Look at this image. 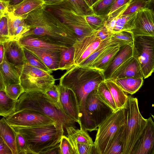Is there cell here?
<instances>
[{
	"label": "cell",
	"instance_id": "34",
	"mask_svg": "<svg viewBox=\"0 0 154 154\" xmlns=\"http://www.w3.org/2000/svg\"><path fill=\"white\" fill-rule=\"evenodd\" d=\"M8 22L10 40H11L15 32L17 29L21 25L26 22L24 20L25 16H16L11 12L8 11L5 14Z\"/></svg>",
	"mask_w": 154,
	"mask_h": 154
},
{
	"label": "cell",
	"instance_id": "22",
	"mask_svg": "<svg viewBox=\"0 0 154 154\" xmlns=\"http://www.w3.org/2000/svg\"><path fill=\"white\" fill-rule=\"evenodd\" d=\"M0 75L5 87L11 84L20 83V74L15 66L7 60L4 53V60L0 64Z\"/></svg>",
	"mask_w": 154,
	"mask_h": 154
},
{
	"label": "cell",
	"instance_id": "25",
	"mask_svg": "<svg viewBox=\"0 0 154 154\" xmlns=\"http://www.w3.org/2000/svg\"><path fill=\"white\" fill-rule=\"evenodd\" d=\"M44 4L41 0H24L15 7L11 12L16 16H26L42 7Z\"/></svg>",
	"mask_w": 154,
	"mask_h": 154
},
{
	"label": "cell",
	"instance_id": "45",
	"mask_svg": "<svg viewBox=\"0 0 154 154\" xmlns=\"http://www.w3.org/2000/svg\"><path fill=\"white\" fill-rule=\"evenodd\" d=\"M9 40L8 20L5 15L0 17V43Z\"/></svg>",
	"mask_w": 154,
	"mask_h": 154
},
{
	"label": "cell",
	"instance_id": "60",
	"mask_svg": "<svg viewBox=\"0 0 154 154\" xmlns=\"http://www.w3.org/2000/svg\"><path fill=\"white\" fill-rule=\"evenodd\" d=\"M9 0H0V1H4L6 2H8Z\"/></svg>",
	"mask_w": 154,
	"mask_h": 154
},
{
	"label": "cell",
	"instance_id": "1",
	"mask_svg": "<svg viewBox=\"0 0 154 154\" xmlns=\"http://www.w3.org/2000/svg\"><path fill=\"white\" fill-rule=\"evenodd\" d=\"M105 80L103 71L79 65H74L67 70L60 79L59 84L72 90L76 96L79 107L81 127L84 129L91 127L85 109L86 98Z\"/></svg>",
	"mask_w": 154,
	"mask_h": 154
},
{
	"label": "cell",
	"instance_id": "61",
	"mask_svg": "<svg viewBox=\"0 0 154 154\" xmlns=\"http://www.w3.org/2000/svg\"><path fill=\"white\" fill-rule=\"evenodd\" d=\"M152 116L154 120V115H152Z\"/></svg>",
	"mask_w": 154,
	"mask_h": 154
},
{
	"label": "cell",
	"instance_id": "5",
	"mask_svg": "<svg viewBox=\"0 0 154 154\" xmlns=\"http://www.w3.org/2000/svg\"><path fill=\"white\" fill-rule=\"evenodd\" d=\"M125 141L122 154H134L143 134L147 119L141 115L137 98L128 95L125 107Z\"/></svg>",
	"mask_w": 154,
	"mask_h": 154
},
{
	"label": "cell",
	"instance_id": "39",
	"mask_svg": "<svg viewBox=\"0 0 154 154\" xmlns=\"http://www.w3.org/2000/svg\"><path fill=\"white\" fill-rule=\"evenodd\" d=\"M108 17V16L98 15L94 14L85 16L86 21L93 31L104 26Z\"/></svg>",
	"mask_w": 154,
	"mask_h": 154
},
{
	"label": "cell",
	"instance_id": "55",
	"mask_svg": "<svg viewBox=\"0 0 154 154\" xmlns=\"http://www.w3.org/2000/svg\"><path fill=\"white\" fill-rule=\"evenodd\" d=\"M43 1L45 5H51L56 4L60 2L63 0H41Z\"/></svg>",
	"mask_w": 154,
	"mask_h": 154
},
{
	"label": "cell",
	"instance_id": "43",
	"mask_svg": "<svg viewBox=\"0 0 154 154\" xmlns=\"http://www.w3.org/2000/svg\"><path fill=\"white\" fill-rule=\"evenodd\" d=\"M148 4V2L144 0H134L130 3L127 8L120 16L135 13L141 9L147 7Z\"/></svg>",
	"mask_w": 154,
	"mask_h": 154
},
{
	"label": "cell",
	"instance_id": "20",
	"mask_svg": "<svg viewBox=\"0 0 154 154\" xmlns=\"http://www.w3.org/2000/svg\"><path fill=\"white\" fill-rule=\"evenodd\" d=\"M120 48L118 45L109 46L87 67L98 69L104 72L111 63Z\"/></svg>",
	"mask_w": 154,
	"mask_h": 154
},
{
	"label": "cell",
	"instance_id": "49",
	"mask_svg": "<svg viewBox=\"0 0 154 154\" xmlns=\"http://www.w3.org/2000/svg\"><path fill=\"white\" fill-rule=\"evenodd\" d=\"M134 0H116L108 15Z\"/></svg>",
	"mask_w": 154,
	"mask_h": 154
},
{
	"label": "cell",
	"instance_id": "28",
	"mask_svg": "<svg viewBox=\"0 0 154 154\" xmlns=\"http://www.w3.org/2000/svg\"><path fill=\"white\" fill-rule=\"evenodd\" d=\"M17 100L10 97L5 91L0 90V115L6 118L14 114Z\"/></svg>",
	"mask_w": 154,
	"mask_h": 154
},
{
	"label": "cell",
	"instance_id": "36",
	"mask_svg": "<svg viewBox=\"0 0 154 154\" xmlns=\"http://www.w3.org/2000/svg\"><path fill=\"white\" fill-rule=\"evenodd\" d=\"M80 15L86 16L94 14L85 0H66Z\"/></svg>",
	"mask_w": 154,
	"mask_h": 154
},
{
	"label": "cell",
	"instance_id": "19",
	"mask_svg": "<svg viewBox=\"0 0 154 154\" xmlns=\"http://www.w3.org/2000/svg\"><path fill=\"white\" fill-rule=\"evenodd\" d=\"M133 55V43L120 47L111 63L103 72L105 79H109L117 69Z\"/></svg>",
	"mask_w": 154,
	"mask_h": 154
},
{
	"label": "cell",
	"instance_id": "37",
	"mask_svg": "<svg viewBox=\"0 0 154 154\" xmlns=\"http://www.w3.org/2000/svg\"><path fill=\"white\" fill-rule=\"evenodd\" d=\"M23 47L26 63L51 73L52 72L36 55L25 47Z\"/></svg>",
	"mask_w": 154,
	"mask_h": 154
},
{
	"label": "cell",
	"instance_id": "63",
	"mask_svg": "<svg viewBox=\"0 0 154 154\" xmlns=\"http://www.w3.org/2000/svg\"></svg>",
	"mask_w": 154,
	"mask_h": 154
},
{
	"label": "cell",
	"instance_id": "2",
	"mask_svg": "<svg viewBox=\"0 0 154 154\" xmlns=\"http://www.w3.org/2000/svg\"><path fill=\"white\" fill-rule=\"evenodd\" d=\"M24 20L30 26V29L23 36L34 35L41 37L65 48L73 46L77 40L69 28L43 6L29 13Z\"/></svg>",
	"mask_w": 154,
	"mask_h": 154
},
{
	"label": "cell",
	"instance_id": "6",
	"mask_svg": "<svg viewBox=\"0 0 154 154\" xmlns=\"http://www.w3.org/2000/svg\"><path fill=\"white\" fill-rule=\"evenodd\" d=\"M43 7L69 28L76 35L77 40L82 39L93 31L85 17L78 14L66 0L53 5L44 4Z\"/></svg>",
	"mask_w": 154,
	"mask_h": 154
},
{
	"label": "cell",
	"instance_id": "50",
	"mask_svg": "<svg viewBox=\"0 0 154 154\" xmlns=\"http://www.w3.org/2000/svg\"><path fill=\"white\" fill-rule=\"evenodd\" d=\"M0 154H13L11 149L1 137H0Z\"/></svg>",
	"mask_w": 154,
	"mask_h": 154
},
{
	"label": "cell",
	"instance_id": "15",
	"mask_svg": "<svg viewBox=\"0 0 154 154\" xmlns=\"http://www.w3.org/2000/svg\"><path fill=\"white\" fill-rule=\"evenodd\" d=\"M134 154H154V122L151 117L147 122Z\"/></svg>",
	"mask_w": 154,
	"mask_h": 154
},
{
	"label": "cell",
	"instance_id": "29",
	"mask_svg": "<svg viewBox=\"0 0 154 154\" xmlns=\"http://www.w3.org/2000/svg\"><path fill=\"white\" fill-rule=\"evenodd\" d=\"M137 12L120 17L116 21L111 32L114 33L122 31L131 32L135 28V21Z\"/></svg>",
	"mask_w": 154,
	"mask_h": 154
},
{
	"label": "cell",
	"instance_id": "21",
	"mask_svg": "<svg viewBox=\"0 0 154 154\" xmlns=\"http://www.w3.org/2000/svg\"><path fill=\"white\" fill-rule=\"evenodd\" d=\"M18 41L22 47L28 46L58 50L65 48L53 44L46 38L34 35L24 36Z\"/></svg>",
	"mask_w": 154,
	"mask_h": 154
},
{
	"label": "cell",
	"instance_id": "40",
	"mask_svg": "<svg viewBox=\"0 0 154 154\" xmlns=\"http://www.w3.org/2000/svg\"><path fill=\"white\" fill-rule=\"evenodd\" d=\"M43 92L45 97L51 102L62 109L60 102V93L57 85L54 84Z\"/></svg>",
	"mask_w": 154,
	"mask_h": 154
},
{
	"label": "cell",
	"instance_id": "27",
	"mask_svg": "<svg viewBox=\"0 0 154 154\" xmlns=\"http://www.w3.org/2000/svg\"><path fill=\"white\" fill-rule=\"evenodd\" d=\"M67 137L71 143L94 144L92 138L87 131L83 129H76L73 126L66 127Z\"/></svg>",
	"mask_w": 154,
	"mask_h": 154
},
{
	"label": "cell",
	"instance_id": "57",
	"mask_svg": "<svg viewBox=\"0 0 154 154\" xmlns=\"http://www.w3.org/2000/svg\"><path fill=\"white\" fill-rule=\"evenodd\" d=\"M147 7L151 9L154 12V0H150L149 1Z\"/></svg>",
	"mask_w": 154,
	"mask_h": 154
},
{
	"label": "cell",
	"instance_id": "14",
	"mask_svg": "<svg viewBox=\"0 0 154 154\" xmlns=\"http://www.w3.org/2000/svg\"><path fill=\"white\" fill-rule=\"evenodd\" d=\"M131 32L134 36L154 37V12L147 7L138 11L135 21V28Z\"/></svg>",
	"mask_w": 154,
	"mask_h": 154
},
{
	"label": "cell",
	"instance_id": "10",
	"mask_svg": "<svg viewBox=\"0 0 154 154\" xmlns=\"http://www.w3.org/2000/svg\"><path fill=\"white\" fill-rule=\"evenodd\" d=\"M85 109L94 131L113 112L112 109L100 98L97 89L88 95L85 102Z\"/></svg>",
	"mask_w": 154,
	"mask_h": 154
},
{
	"label": "cell",
	"instance_id": "59",
	"mask_svg": "<svg viewBox=\"0 0 154 154\" xmlns=\"http://www.w3.org/2000/svg\"><path fill=\"white\" fill-rule=\"evenodd\" d=\"M99 0H92V5Z\"/></svg>",
	"mask_w": 154,
	"mask_h": 154
},
{
	"label": "cell",
	"instance_id": "54",
	"mask_svg": "<svg viewBox=\"0 0 154 154\" xmlns=\"http://www.w3.org/2000/svg\"><path fill=\"white\" fill-rule=\"evenodd\" d=\"M4 53L3 44L2 43H0V64L1 63L3 60Z\"/></svg>",
	"mask_w": 154,
	"mask_h": 154
},
{
	"label": "cell",
	"instance_id": "62",
	"mask_svg": "<svg viewBox=\"0 0 154 154\" xmlns=\"http://www.w3.org/2000/svg\"><path fill=\"white\" fill-rule=\"evenodd\" d=\"M145 0V1H146V2H149V1L150 0Z\"/></svg>",
	"mask_w": 154,
	"mask_h": 154
},
{
	"label": "cell",
	"instance_id": "48",
	"mask_svg": "<svg viewBox=\"0 0 154 154\" xmlns=\"http://www.w3.org/2000/svg\"><path fill=\"white\" fill-rule=\"evenodd\" d=\"M96 35L103 41L111 37L112 33L104 25L95 30H94Z\"/></svg>",
	"mask_w": 154,
	"mask_h": 154
},
{
	"label": "cell",
	"instance_id": "46",
	"mask_svg": "<svg viewBox=\"0 0 154 154\" xmlns=\"http://www.w3.org/2000/svg\"><path fill=\"white\" fill-rule=\"evenodd\" d=\"M60 146L61 154H76L72 144L67 137L62 136Z\"/></svg>",
	"mask_w": 154,
	"mask_h": 154
},
{
	"label": "cell",
	"instance_id": "23",
	"mask_svg": "<svg viewBox=\"0 0 154 154\" xmlns=\"http://www.w3.org/2000/svg\"><path fill=\"white\" fill-rule=\"evenodd\" d=\"M17 132L4 117L0 120V136L11 149L13 154H17L16 138Z\"/></svg>",
	"mask_w": 154,
	"mask_h": 154
},
{
	"label": "cell",
	"instance_id": "44",
	"mask_svg": "<svg viewBox=\"0 0 154 154\" xmlns=\"http://www.w3.org/2000/svg\"><path fill=\"white\" fill-rule=\"evenodd\" d=\"M5 91L10 97L15 100H18L20 95L24 92L20 83L11 84L7 85Z\"/></svg>",
	"mask_w": 154,
	"mask_h": 154
},
{
	"label": "cell",
	"instance_id": "52",
	"mask_svg": "<svg viewBox=\"0 0 154 154\" xmlns=\"http://www.w3.org/2000/svg\"><path fill=\"white\" fill-rule=\"evenodd\" d=\"M24 0H9L8 2V11L11 12L14 8Z\"/></svg>",
	"mask_w": 154,
	"mask_h": 154
},
{
	"label": "cell",
	"instance_id": "31",
	"mask_svg": "<svg viewBox=\"0 0 154 154\" xmlns=\"http://www.w3.org/2000/svg\"><path fill=\"white\" fill-rule=\"evenodd\" d=\"M98 96L100 100L109 106L113 112L117 110L115 103L109 89L104 81L101 82L97 89Z\"/></svg>",
	"mask_w": 154,
	"mask_h": 154
},
{
	"label": "cell",
	"instance_id": "53",
	"mask_svg": "<svg viewBox=\"0 0 154 154\" xmlns=\"http://www.w3.org/2000/svg\"><path fill=\"white\" fill-rule=\"evenodd\" d=\"M61 154L60 143L51 148L48 151L46 152L45 154Z\"/></svg>",
	"mask_w": 154,
	"mask_h": 154
},
{
	"label": "cell",
	"instance_id": "30",
	"mask_svg": "<svg viewBox=\"0 0 154 154\" xmlns=\"http://www.w3.org/2000/svg\"><path fill=\"white\" fill-rule=\"evenodd\" d=\"M74 54L75 49L73 46L61 50L58 69L67 70L74 66Z\"/></svg>",
	"mask_w": 154,
	"mask_h": 154
},
{
	"label": "cell",
	"instance_id": "3",
	"mask_svg": "<svg viewBox=\"0 0 154 154\" xmlns=\"http://www.w3.org/2000/svg\"><path fill=\"white\" fill-rule=\"evenodd\" d=\"M12 127L25 138L33 154H45L60 143L64 132L63 125L58 122L27 127Z\"/></svg>",
	"mask_w": 154,
	"mask_h": 154
},
{
	"label": "cell",
	"instance_id": "58",
	"mask_svg": "<svg viewBox=\"0 0 154 154\" xmlns=\"http://www.w3.org/2000/svg\"><path fill=\"white\" fill-rule=\"evenodd\" d=\"M88 5L91 7L92 5V0H85Z\"/></svg>",
	"mask_w": 154,
	"mask_h": 154
},
{
	"label": "cell",
	"instance_id": "7",
	"mask_svg": "<svg viewBox=\"0 0 154 154\" xmlns=\"http://www.w3.org/2000/svg\"><path fill=\"white\" fill-rule=\"evenodd\" d=\"M125 107L112 112L99 125L94 142L96 153L106 154L116 136L125 124Z\"/></svg>",
	"mask_w": 154,
	"mask_h": 154
},
{
	"label": "cell",
	"instance_id": "12",
	"mask_svg": "<svg viewBox=\"0 0 154 154\" xmlns=\"http://www.w3.org/2000/svg\"><path fill=\"white\" fill-rule=\"evenodd\" d=\"M102 42L94 31L82 39L77 40L73 45L75 65H79L88 57L99 47Z\"/></svg>",
	"mask_w": 154,
	"mask_h": 154
},
{
	"label": "cell",
	"instance_id": "51",
	"mask_svg": "<svg viewBox=\"0 0 154 154\" xmlns=\"http://www.w3.org/2000/svg\"><path fill=\"white\" fill-rule=\"evenodd\" d=\"M8 2L0 1V17L5 15L8 11Z\"/></svg>",
	"mask_w": 154,
	"mask_h": 154
},
{
	"label": "cell",
	"instance_id": "17",
	"mask_svg": "<svg viewBox=\"0 0 154 154\" xmlns=\"http://www.w3.org/2000/svg\"><path fill=\"white\" fill-rule=\"evenodd\" d=\"M124 78H143L139 63L133 56L120 66L109 79L114 80Z\"/></svg>",
	"mask_w": 154,
	"mask_h": 154
},
{
	"label": "cell",
	"instance_id": "9",
	"mask_svg": "<svg viewBox=\"0 0 154 154\" xmlns=\"http://www.w3.org/2000/svg\"><path fill=\"white\" fill-rule=\"evenodd\" d=\"M133 56L139 63L143 78L151 76L154 71V37L134 36Z\"/></svg>",
	"mask_w": 154,
	"mask_h": 154
},
{
	"label": "cell",
	"instance_id": "18",
	"mask_svg": "<svg viewBox=\"0 0 154 154\" xmlns=\"http://www.w3.org/2000/svg\"><path fill=\"white\" fill-rule=\"evenodd\" d=\"M5 54L8 60L15 67L26 63L23 47L19 41L9 40L3 43Z\"/></svg>",
	"mask_w": 154,
	"mask_h": 154
},
{
	"label": "cell",
	"instance_id": "8",
	"mask_svg": "<svg viewBox=\"0 0 154 154\" xmlns=\"http://www.w3.org/2000/svg\"><path fill=\"white\" fill-rule=\"evenodd\" d=\"M15 67L20 74V84L24 92L33 91L44 92L54 84L55 79L49 72L26 62Z\"/></svg>",
	"mask_w": 154,
	"mask_h": 154
},
{
	"label": "cell",
	"instance_id": "56",
	"mask_svg": "<svg viewBox=\"0 0 154 154\" xmlns=\"http://www.w3.org/2000/svg\"><path fill=\"white\" fill-rule=\"evenodd\" d=\"M5 85L3 79L1 75H0V90L5 91Z\"/></svg>",
	"mask_w": 154,
	"mask_h": 154
},
{
	"label": "cell",
	"instance_id": "33",
	"mask_svg": "<svg viewBox=\"0 0 154 154\" xmlns=\"http://www.w3.org/2000/svg\"><path fill=\"white\" fill-rule=\"evenodd\" d=\"M125 124L113 140L106 154H122L125 141Z\"/></svg>",
	"mask_w": 154,
	"mask_h": 154
},
{
	"label": "cell",
	"instance_id": "11",
	"mask_svg": "<svg viewBox=\"0 0 154 154\" xmlns=\"http://www.w3.org/2000/svg\"><path fill=\"white\" fill-rule=\"evenodd\" d=\"M11 126L27 127L55 123L56 121L37 111L24 109L5 118Z\"/></svg>",
	"mask_w": 154,
	"mask_h": 154
},
{
	"label": "cell",
	"instance_id": "24",
	"mask_svg": "<svg viewBox=\"0 0 154 154\" xmlns=\"http://www.w3.org/2000/svg\"><path fill=\"white\" fill-rule=\"evenodd\" d=\"M104 82L111 92L117 110L124 108L128 95L114 80L108 79Z\"/></svg>",
	"mask_w": 154,
	"mask_h": 154
},
{
	"label": "cell",
	"instance_id": "16",
	"mask_svg": "<svg viewBox=\"0 0 154 154\" xmlns=\"http://www.w3.org/2000/svg\"><path fill=\"white\" fill-rule=\"evenodd\" d=\"M36 55L51 72L58 70L60 50L23 47Z\"/></svg>",
	"mask_w": 154,
	"mask_h": 154
},
{
	"label": "cell",
	"instance_id": "32",
	"mask_svg": "<svg viewBox=\"0 0 154 154\" xmlns=\"http://www.w3.org/2000/svg\"><path fill=\"white\" fill-rule=\"evenodd\" d=\"M134 37L131 32L122 31L112 33L110 38L113 45H118L121 47L126 45L133 44Z\"/></svg>",
	"mask_w": 154,
	"mask_h": 154
},
{
	"label": "cell",
	"instance_id": "26",
	"mask_svg": "<svg viewBox=\"0 0 154 154\" xmlns=\"http://www.w3.org/2000/svg\"><path fill=\"white\" fill-rule=\"evenodd\" d=\"M143 78H124L114 80L125 92L133 95L137 92L142 86Z\"/></svg>",
	"mask_w": 154,
	"mask_h": 154
},
{
	"label": "cell",
	"instance_id": "47",
	"mask_svg": "<svg viewBox=\"0 0 154 154\" xmlns=\"http://www.w3.org/2000/svg\"><path fill=\"white\" fill-rule=\"evenodd\" d=\"M76 154H91L94 149V144L78 143H72Z\"/></svg>",
	"mask_w": 154,
	"mask_h": 154
},
{
	"label": "cell",
	"instance_id": "13",
	"mask_svg": "<svg viewBox=\"0 0 154 154\" xmlns=\"http://www.w3.org/2000/svg\"><path fill=\"white\" fill-rule=\"evenodd\" d=\"M60 93V100L65 113L81 127L79 107L76 96L71 89L60 84L57 85Z\"/></svg>",
	"mask_w": 154,
	"mask_h": 154
},
{
	"label": "cell",
	"instance_id": "4",
	"mask_svg": "<svg viewBox=\"0 0 154 154\" xmlns=\"http://www.w3.org/2000/svg\"><path fill=\"white\" fill-rule=\"evenodd\" d=\"M24 109L39 112L62 124L65 128L68 126L75 127V122L62 109L51 102L42 91L24 92L20 95L17 100L15 112Z\"/></svg>",
	"mask_w": 154,
	"mask_h": 154
},
{
	"label": "cell",
	"instance_id": "38",
	"mask_svg": "<svg viewBox=\"0 0 154 154\" xmlns=\"http://www.w3.org/2000/svg\"><path fill=\"white\" fill-rule=\"evenodd\" d=\"M110 37L102 41L99 47L94 52L79 65L82 66H88L108 47L113 45L111 40Z\"/></svg>",
	"mask_w": 154,
	"mask_h": 154
},
{
	"label": "cell",
	"instance_id": "41",
	"mask_svg": "<svg viewBox=\"0 0 154 154\" xmlns=\"http://www.w3.org/2000/svg\"><path fill=\"white\" fill-rule=\"evenodd\" d=\"M131 2L126 4L108 15L107 19L104 25L111 32L116 21L127 8Z\"/></svg>",
	"mask_w": 154,
	"mask_h": 154
},
{
	"label": "cell",
	"instance_id": "42",
	"mask_svg": "<svg viewBox=\"0 0 154 154\" xmlns=\"http://www.w3.org/2000/svg\"><path fill=\"white\" fill-rule=\"evenodd\" d=\"M17 132L16 143L17 154H33L25 138L20 133Z\"/></svg>",
	"mask_w": 154,
	"mask_h": 154
},
{
	"label": "cell",
	"instance_id": "35",
	"mask_svg": "<svg viewBox=\"0 0 154 154\" xmlns=\"http://www.w3.org/2000/svg\"><path fill=\"white\" fill-rule=\"evenodd\" d=\"M115 0H99L91 7L95 14L107 16Z\"/></svg>",
	"mask_w": 154,
	"mask_h": 154
}]
</instances>
